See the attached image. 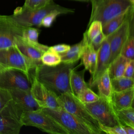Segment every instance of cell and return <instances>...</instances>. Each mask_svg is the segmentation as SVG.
<instances>
[{"instance_id":"d590c367","label":"cell","mask_w":134,"mask_h":134,"mask_svg":"<svg viewBox=\"0 0 134 134\" xmlns=\"http://www.w3.org/2000/svg\"><path fill=\"white\" fill-rule=\"evenodd\" d=\"M133 72H134V60H130L127 63L123 75L124 76L133 79Z\"/></svg>"},{"instance_id":"d6986e66","label":"cell","mask_w":134,"mask_h":134,"mask_svg":"<svg viewBox=\"0 0 134 134\" xmlns=\"http://www.w3.org/2000/svg\"><path fill=\"white\" fill-rule=\"evenodd\" d=\"M75 69H73L70 73L69 84L71 93L77 97L84 89L88 87V84L84 80L85 70L76 71Z\"/></svg>"},{"instance_id":"277c9868","label":"cell","mask_w":134,"mask_h":134,"mask_svg":"<svg viewBox=\"0 0 134 134\" xmlns=\"http://www.w3.org/2000/svg\"><path fill=\"white\" fill-rule=\"evenodd\" d=\"M92 10L87 27L93 21L98 20L102 25L115 16L134 6L129 0H90Z\"/></svg>"},{"instance_id":"30bf717a","label":"cell","mask_w":134,"mask_h":134,"mask_svg":"<svg viewBox=\"0 0 134 134\" xmlns=\"http://www.w3.org/2000/svg\"><path fill=\"white\" fill-rule=\"evenodd\" d=\"M84 105L99 124L109 127L120 125L111 103L99 97L94 102Z\"/></svg>"},{"instance_id":"ba28073f","label":"cell","mask_w":134,"mask_h":134,"mask_svg":"<svg viewBox=\"0 0 134 134\" xmlns=\"http://www.w3.org/2000/svg\"><path fill=\"white\" fill-rule=\"evenodd\" d=\"M23 112L12 99L0 110V134H18L23 126L20 119Z\"/></svg>"},{"instance_id":"9a60e30c","label":"cell","mask_w":134,"mask_h":134,"mask_svg":"<svg viewBox=\"0 0 134 134\" xmlns=\"http://www.w3.org/2000/svg\"><path fill=\"white\" fill-rule=\"evenodd\" d=\"M15 46L25 57L37 64L42 63L41 57L49 49V46L40 43L36 45L30 44L25 41L21 37L16 39Z\"/></svg>"},{"instance_id":"44dd1931","label":"cell","mask_w":134,"mask_h":134,"mask_svg":"<svg viewBox=\"0 0 134 134\" xmlns=\"http://www.w3.org/2000/svg\"><path fill=\"white\" fill-rule=\"evenodd\" d=\"M83 46V42L82 40L79 43L70 46V49L66 51L59 53L61 62L68 64L76 63L81 58Z\"/></svg>"},{"instance_id":"d4e9b609","label":"cell","mask_w":134,"mask_h":134,"mask_svg":"<svg viewBox=\"0 0 134 134\" xmlns=\"http://www.w3.org/2000/svg\"><path fill=\"white\" fill-rule=\"evenodd\" d=\"M133 80L124 76L110 79L112 92H121L133 88Z\"/></svg>"},{"instance_id":"8d00e7d4","label":"cell","mask_w":134,"mask_h":134,"mask_svg":"<svg viewBox=\"0 0 134 134\" xmlns=\"http://www.w3.org/2000/svg\"><path fill=\"white\" fill-rule=\"evenodd\" d=\"M70 48V46L66 44H58L56 45H54L51 47H49V50H51L53 52L61 53L64 52L68 50Z\"/></svg>"},{"instance_id":"ffe728a7","label":"cell","mask_w":134,"mask_h":134,"mask_svg":"<svg viewBox=\"0 0 134 134\" xmlns=\"http://www.w3.org/2000/svg\"><path fill=\"white\" fill-rule=\"evenodd\" d=\"M96 85L98 87L99 97L111 103L112 88L110 78L109 76L108 69L98 80Z\"/></svg>"},{"instance_id":"f1b7e54d","label":"cell","mask_w":134,"mask_h":134,"mask_svg":"<svg viewBox=\"0 0 134 134\" xmlns=\"http://www.w3.org/2000/svg\"><path fill=\"white\" fill-rule=\"evenodd\" d=\"M77 97L83 104L93 103L99 98V95L93 92L89 87L84 89Z\"/></svg>"},{"instance_id":"7402d4cb","label":"cell","mask_w":134,"mask_h":134,"mask_svg":"<svg viewBox=\"0 0 134 134\" xmlns=\"http://www.w3.org/2000/svg\"><path fill=\"white\" fill-rule=\"evenodd\" d=\"M130 60L120 54L114 59L109 63L108 68L110 79L122 76L126 66Z\"/></svg>"},{"instance_id":"603a6c76","label":"cell","mask_w":134,"mask_h":134,"mask_svg":"<svg viewBox=\"0 0 134 134\" xmlns=\"http://www.w3.org/2000/svg\"><path fill=\"white\" fill-rule=\"evenodd\" d=\"M132 6H133L130 7L125 12L115 16L102 25V32L106 37L114 32L120 27L126 19L130 9Z\"/></svg>"},{"instance_id":"d6a6232c","label":"cell","mask_w":134,"mask_h":134,"mask_svg":"<svg viewBox=\"0 0 134 134\" xmlns=\"http://www.w3.org/2000/svg\"><path fill=\"white\" fill-rule=\"evenodd\" d=\"M99 127L102 132L108 134H126L124 127L120 125L115 126H105L99 124Z\"/></svg>"},{"instance_id":"5b68a950","label":"cell","mask_w":134,"mask_h":134,"mask_svg":"<svg viewBox=\"0 0 134 134\" xmlns=\"http://www.w3.org/2000/svg\"><path fill=\"white\" fill-rule=\"evenodd\" d=\"M20 119L23 126L35 127L49 133L69 134L63 127L42 111L41 108L32 111H24Z\"/></svg>"},{"instance_id":"ac0fdd59","label":"cell","mask_w":134,"mask_h":134,"mask_svg":"<svg viewBox=\"0 0 134 134\" xmlns=\"http://www.w3.org/2000/svg\"><path fill=\"white\" fill-rule=\"evenodd\" d=\"M134 87L121 92H112L111 104L114 110H119L133 107Z\"/></svg>"},{"instance_id":"8992f818","label":"cell","mask_w":134,"mask_h":134,"mask_svg":"<svg viewBox=\"0 0 134 134\" xmlns=\"http://www.w3.org/2000/svg\"><path fill=\"white\" fill-rule=\"evenodd\" d=\"M41 109L63 127L69 134H95L88 126L61 107Z\"/></svg>"},{"instance_id":"52a82bcc","label":"cell","mask_w":134,"mask_h":134,"mask_svg":"<svg viewBox=\"0 0 134 134\" xmlns=\"http://www.w3.org/2000/svg\"><path fill=\"white\" fill-rule=\"evenodd\" d=\"M38 64L25 57L15 45L0 50V66L20 70L31 76V71Z\"/></svg>"},{"instance_id":"7c38bea8","label":"cell","mask_w":134,"mask_h":134,"mask_svg":"<svg viewBox=\"0 0 134 134\" xmlns=\"http://www.w3.org/2000/svg\"><path fill=\"white\" fill-rule=\"evenodd\" d=\"M24 28L10 15H0V50L15 46L16 39L22 36Z\"/></svg>"},{"instance_id":"1f68e13d","label":"cell","mask_w":134,"mask_h":134,"mask_svg":"<svg viewBox=\"0 0 134 134\" xmlns=\"http://www.w3.org/2000/svg\"><path fill=\"white\" fill-rule=\"evenodd\" d=\"M53 2V0H25V7L30 9H37L43 7Z\"/></svg>"},{"instance_id":"484cf974","label":"cell","mask_w":134,"mask_h":134,"mask_svg":"<svg viewBox=\"0 0 134 134\" xmlns=\"http://www.w3.org/2000/svg\"><path fill=\"white\" fill-rule=\"evenodd\" d=\"M120 54L129 60L133 59L134 57V36L133 26L130 29L129 35L125 41L120 51Z\"/></svg>"},{"instance_id":"836d02e7","label":"cell","mask_w":134,"mask_h":134,"mask_svg":"<svg viewBox=\"0 0 134 134\" xmlns=\"http://www.w3.org/2000/svg\"><path fill=\"white\" fill-rule=\"evenodd\" d=\"M11 99L12 96L9 91L0 88V110L5 107Z\"/></svg>"},{"instance_id":"6da1fadb","label":"cell","mask_w":134,"mask_h":134,"mask_svg":"<svg viewBox=\"0 0 134 134\" xmlns=\"http://www.w3.org/2000/svg\"><path fill=\"white\" fill-rule=\"evenodd\" d=\"M75 64L61 62L55 66H48L40 63L35 67L32 74L58 96L71 91L69 78L71 71L75 69Z\"/></svg>"},{"instance_id":"e575fe53","label":"cell","mask_w":134,"mask_h":134,"mask_svg":"<svg viewBox=\"0 0 134 134\" xmlns=\"http://www.w3.org/2000/svg\"><path fill=\"white\" fill-rule=\"evenodd\" d=\"M105 38H106V36H105V35L103 34V32H101L92 40L91 41L92 45L93 46L94 49L96 51L98 50V49L100 47L101 44L102 43V42H103Z\"/></svg>"},{"instance_id":"4dcf8cb0","label":"cell","mask_w":134,"mask_h":134,"mask_svg":"<svg viewBox=\"0 0 134 134\" xmlns=\"http://www.w3.org/2000/svg\"><path fill=\"white\" fill-rule=\"evenodd\" d=\"M62 14H66L64 12L61 10H54L48 13L41 20L40 24V27H50L55 20L57 17Z\"/></svg>"},{"instance_id":"f35d334b","label":"cell","mask_w":134,"mask_h":134,"mask_svg":"<svg viewBox=\"0 0 134 134\" xmlns=\"http://www.w3.org/2000/svg\"><path fill=\"white\" fill-rule=\"evenodd\" d=\"M133 4H134V0H129Z\"/></svg>"},{"instance_id":"f546056e","label":"cell","mask_w":134,"mask_h":134,"mask_svg":"<svg viewBox=\"0 0 134 134\" xmlns=\"http://www.w3.org/2000/svg\"><path fill=\"white\" fill-rule=\"evenodd\" d=\"M101 32H102V24L98 20L92 21L87 27V30L85 31L91 41Z\"/></svg>"},{"instance_id":"e0dca14e","label":"cell","mask_w":134,"mask_h":134,"mask_svg":"<svg viewBox=\"0 0 134 134\" xmlns=\"http://www.w3.org/2000/svg\"><path fill=\"white\" fill-rule=\"evenodd\" d=\"M82 40L84 46L80 59H81L82 64L84 65V69L89 71L91 77L94 75L95 71L97 51L94 49L91 41L88 38L85 32L83 34Z\"/></svg>"},{"instance_id":"ab89813d","label":"cell","mask_w":134,"mask_h":134,"mask_svg":"<svg viewBox=\"0 0 134 134\" xmlns=\"http://www.w3.org/2000/svg\"><path fill=\"white\" fill-rule=\"evenodd\" d=\"M84 1H85V0H84Z\"/></svg>"},{"instance_id":"83f0119b","label":"cell","mask_w":134,"mask_h":134,"mask_svg":"<svg viewBox=\"0 0 134 134\" xmlns=\"http://www.w3.org/2000/svg\"><path fill=\"white\" fill-rule=\"evenodd\" d=\"M41 62L43 64L48 66H55L60 64L61 62V60L59 53L48 49L42 55Z\"/></svg>"},{"instance_id":"cb8c5ba5","label":"cell","mask_w":134,"mask_h":134,"mask_svg":"<svg viewBox=\"0 0 134 134\" xmlns=\"http://www.w3.org/2000/svg\"><path fill=\"white\" fill-rule=\"evenodd\" d=\"M115 112L120 126L134 128V109L133 107L116 110Z\"/></svg>"},{"instance_id":"4fadbf2b","label":"cell","mask_w":134,"mask_h":134,"mask_svg":"<svg viewBox=\"0 0 134 134\" xmlns=\"http://www.w3.org/2000/svg\"><path fill=\"white\" fill-rule=\"evenodd\" d=\"M32 82L30 88L31 94L41 108H57L60 107L57 102L58 96L39 82L31 73Z\"/></svg>"},{"instance_id":"5bb4252c","label":"cell","mask_w":134,"mask_h":134,"mask_svg":"<svg viewBox=\"0 0 134 134\" xmlns=\"http://www.w3.org/2000/svg\"><path fill=\"white\" fill-rule=\"evenodd\" d=\"M109 42V37L106 36L97 50L95 71L94 75L90 79L89 83L90 86L93 87L96 85L98 80L108 68L110 55Z\"/></svg>"},{"instance_id":"7a4b0ae2","label":"cell","mask_w":134,"mask_h":134,"mask_svg":"<svg viewBox=\"0 0 134 134\" xmlns=\"http://www.w3.org/2000/svg\"><path fill=\"white\" fill-rule=\"evenodd\" d=\"M54 10H61L66 14L73 13L75 9L63 7L52 2L45 6L37 9H30L24 6L17 7L13 15V19L20 26L23 27H40L42 18L48 13Z\"/></svg>"},{"instance_id":"4316f807","label":"cell","mask_w":134,"mask_h":134,"mask_svg":"<svg viewBox=\"0 0 134 134\" xmlns=\"http://www.w3.org/2000/svg\"><path fill=\"white\" fill-rule=\"evenodd\" d=\"M40 31L41 30L37 27H25L23 31L21 38L30 44H38L40 43L38 42V37Z\"/></svg>"},{"instance_id":"8fae6325","label":"cell","mask_w":134,"mask_h":134,"mask_svg":"<svg viewBox=\"0 0 134 134\" xmlns=\"http://www.w3.org/2000/svg\"><path fill=\"white\" fill-rule=\"evenodd\" d=\"M31 76L16 69H6L0 66V88L7 90L20 88L30 90Z\"/></svg>"},{"instance_id":"3957f363","label":"cell","mask_w":134,"mask_h":134,"mask_svg":"<svg viewBox=\"0 0 134 134\" xmlns=\"http://www.w3.org/2000/svg\"><path fill=\"white\" fill-rule=\"evenodd\" d=\"M57 102L60 107L73 115L88 126L95 134L102 133L97 120L86 108L84 104L82 103L71 91L58 96Z\"/></svg>"},{"instance_id":"9c48e42d","label":"cell","mask_w":134,"mask_h":134,"mask_svg":"<svg viewBox=\"0 0 134 134\" xmlns=\"http://www.w3.org/2000/svg\"><path fill=\"white\" fill-rule=\"evenodd\" d=\"M133 12L134 6L131 7L126 19L120 27L107 36L109 38L110 52L109 63L120 54L121 48L129 35L130 29L133 26Z\"/></svg>"},{"instance_id":"2e32d148","label":"cell","mask_w":134,"mask_h":134,"mask_svg":"<svg viewBox=\"0 0 134 134\" xmlns=\"http://www.w3.org/2000/svg\"><path fill=\"white\" fill-rule=\"evenodd\" d=\"M12 99L24 111H32L41 108L33 97L30 90L13 88L8 90Z\"/></svg>"},{"instance_id":"74e56055","label":"cell","mask_w":134,"mask_h":134,"mask_svg":"<svg viewBox=\"0 0 134 134\" xmlns=\"http://www.w3.org/2000/svg\"><path fill=\"white\" fill-rule=\"evenodd\" d=\"M126 134H134V128L129 126L124 127Z\"/></svg>"}]
</instances>
